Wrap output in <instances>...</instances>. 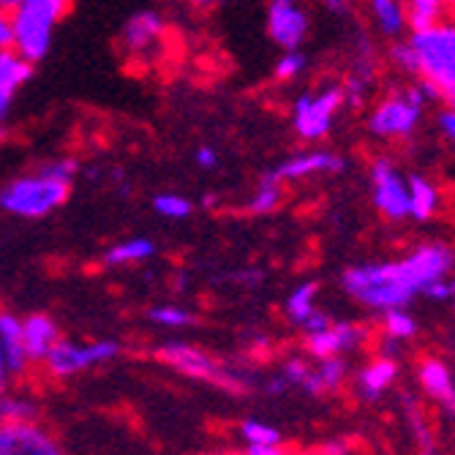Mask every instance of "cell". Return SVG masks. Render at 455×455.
<instances>
[{
  "label": "cell",
  "mask_w": 455,
  "mask_h": 455,
  "mask_svg": "<svg viewBox=\"0 0 455 455\" xmlns=\"http://www.w3.org/2000/svg\"><path fill=\"white\" fill-rule=\"evenodd\" d=\"M12 14L6 6H0V50H12Z\"/></svg>",
  "instance_id": "37"
},
{
  "label": "cell",
  "mask_w": 455,
  "mask_h": 455,
  "mask_svg": "<svg viewBox=\"0 0 455 455\" xmlns=\"http://www.w3.org/2000/svg\"><path fill=\"white\" fill-rule=\"evenodd\" d=\"M156 243L148 237H126L115 245H109L104 251V265L107 267H129V265H140L148 262L150 257H156Z\"/></svg>",
  "instance_id": "18"
},
{
  "label": "cell",
  "mask_w": 455,
  "mask_h": 455,
  "mask_svg": "<svg viewBox=\"0 0 455 455\" xmlns=\"http://www.w3.org/2000/svg\"><path fill=\"white\" fill-rule=\"evenodd\" d=\"M38 406L36 401L25 395H9V390L0 395V426L6 423H22V420H36Z\"/></svg>",
  "instance_id": "26"
},
{
  "label": "cell",
  "mask_w": 455,
  "mask_h": 455,
  "mask_svg": "<svg viewBox=\"0 0 455 455\" xmlns=\"http://www.w3.org/2000/svg\"><path fill=\"white\" fill-rule=\"evenodd\" d=\"M439 132L455 145V109H452V107H447V109L439 115Z\"/></svg>",
  "instance_id": "39"
},
{
  "label": "cell",
  "mask_w": 455,
  "mask_h": 455,
  "mask_svg": "<svg viewBox=\"0 0 455 455\" xmlns=\"http://www.w3.org/2000/svg\"><path fill=\"white\" fill-rule=\"evenodd\" d=\"M281 199H283V180H281L275 172H267V175L257 183L251 199H248V213H254V216H267V213L278 211Z\"/></svg>",
  "instance_id": "22"
},
{
  "label": "cell",
  "mask_w": 455,
  "mask_h": 455,
  "mask_svg": "<svg viewBox=\"0 0 455 455\" xmlns=\"http://www.w3.org/2000/svg\"><path fill=\"white\" fill-rule=\"evenodd\" d=\"M150 322L158 324V327H167V330H180V327H188L196 322V316L183 308V306H175V303H164V306H156L150 308Z\"/></svg>",
  "instance_id": "28"
},
{
  "label": "cell",
  "mask_w": 455,
  "mask_h": 455,
  "mask_svg": "<svg viewBox=\"0 0 455 455\" xmlns=\"http://www.w3.org/2000/svg\"><path fill=\"white\" fill-rule=\"evenodd\" d=\"M33 66L36 63L22 58L17 50H0V126H4L12 112L17 91H22L30 82Z\"/></svg>",
  "instance_id": "15"
},
{
  "label": "cell",
  "mask_w": 455,
  "mask_h": 455,
  "mask_svg": "<svg viewBox=\"0 0 455 455\" xmlns=\"http://www.w3.org/2000/svg\"><path fill=\"white\" fill-rule=\"evenodd\" d=\"M308 395H322V393H327L324 390V385H322V379H319V374L316 371H308V377L303 379V385H300Z\"/></svg>",
  "instance_id": "41"
},
{
  "label": "cell",
  "mask_w": 455,
  "mask_h": 455,
  "mask_svg": "<svg viewBox=\"0 0 455 455\" xmlns=\"http://www.w3.org/2000/svg\"><path fill=\"white\" fill-rule=\"evenodd\" d=\"M322 455H349V444L344 439H333L322 447Z\"/></svg>",
  "instance_id": "43"
},
{
  "label": "cell",
  "mask_w": 455,
  "mask_h": 455,
  "mask_svg": "<svg viewBox=\"0 0 455 455\" xmlns=\"http://www.w3.org/2000/svg\"><path fill=\"white\" fill-rule=\"evenodd\" d=\"M267 33L281 50H300L308 36V14L300 0H270Z\"/></svg>",
  "instance_id": "11"
},
{
  "label": "cell",
  "mask_w": 455,
  "mask_h": 455,
  "mask_svg": "<svg viewBox=\"0 0 455 455\" xmlns=\"http://www.w3.org/2000/svg\"><path fill=\"white\" fill-rule=\"evenodd\" d=\"M344 158L333 150H303L286 158L273 170L281 180H306L314 175H339L344 172Z\"/></svg>",
  "instance_id": "14"
},
{
  "label": "cell",
  "mask_w": 455,
  "mask_h": 455,
  "mask_svg": "<svg viewBox=\"0 0 455 455\" xmlns=\"http://www.w3.org/2000/svg\"><path fill=\"white\" fill-rule=\"evenodd\" d=\"M156 357L164 365L175 368L178 374L211 382V385H216L221 390H229V393H248V390H251V379H248L243 371H235V368L213 360L208 352H202L199 347L170 341V344H164V347L156 349Z\"/></svg>",
  "instance_id": "6"
},
{
  "label": "cell",
  "mask_w": 455,
  "mask_h": 455,
  "mask_svg": "<svg viewBox=\"0 0 455 455\" xmlns=\"http://www.w3.org/2000/svg\"><path fill=\"white\" fill-rule=\"evenodd\" d=\"M9 365H6V357H4V347H0V395L9 390Z\"/></svg>",
  "instance_id": "44"
},
{
  "label": "cell",
  "mask_w": 455,
  "mask_h": 455,
  "mask_svg": "<svg viewBox=\"0 0 455 455\" xmlns=\"http://www.w3.org/2000/svg\"><path fill=\"white\" fill-rule=\"evenodd\" d=\"M164 33H167V22L156 12H137L123 25L120 50L134 63H148L164 47Z\"/></svg>",
  "instance_id": "10"
},
{
  "label": "cell",
  "mask_w": 455,
  "mask_h": 455,
  "mask_svg": "<svg viewBox=\"0 0 455 455\" xmlns=\"http://www.w3.org/2000/svg\"><path fill=\"white\" fill-rule=\"evenodd\" d=\"M76 175L79 161L74 156L50 158L33 172L17 175L0 188V211L25 221L47 219L68 202Z\"/></svg>",
  "instance_id": "2"
},
{
  "label": "cell",
  "mask_w": 455,
  "mask_h": 455,
  "mask_svg": "<svg viewBox=\"0 0 455 455\" xmlns=\"http://www.w3.org/2000/svg\"><path fill=\"white\" fill-rule=\"evenodd\" d=\"M403 9H406V25L411 28V33L439 25L447 14L442 0H403Z\"/></svg>",
  "instance_id": "23"
},
{
  "label": "cell",
  "mask_w": 455,
  "mask_h": 455,
  "mask_svg": "<svg viewBox=\"0 0 455 455\" xmlns=\"http://www.w3.org/2000/svg\"><path fill=\"white\" fill-rule=\"evenodd\" d=\"M344 104V88L336 85L322 88L319 93H303L292 107V126L298 137L306 142H319L322 137H327Z\"/></svg>",
  "instance_id": "7"
},
{
  "label": "cell",
  "mask_w": 455,
  "mask_h": 455,
  "mask_svg": "<svg viewBox=\"0 0 455 455\" xmlns=\"http://www.w3.org/2000/svg\"><path fill=\"white\" fill-rule=\"evenodd\" d=\"M22 339L30 363H44L50 349L60 341V330L47 314H28L22 319Z\"/></svg>",
  "instance_id": "16"
},
{
  "label": "cell",
  "mask_w": 455,
  "mask_h": 455,
  "mask_svg": "<svg viewBox=\"0 0 455 455\" xmlns=\"http://www.w3.org/2000/svg\"><path fill=\"white\" fill-rule=\"evenodd\" d=\"M17 4V0H0V6H6V9H12Z\"/></svg>",
  "instance_id": "50"
},
{
  "label": "cell",
  "mask_w": 455,
  "mask_h": 455,
  "mask_svg": "<svg viewBox=\"0 0 455 455\" xmlns=\"http://www.w3.org/2000/svg\"><path fill=\"white\" fill-rule=\"evenodd\" d=\"M418 333V322L411 314H406L403 308H390L385 311V336L395 339V341H406Z\"/></svg>",
  "instance_id": "29"
},
{
  "label": "cell",
  "mask_w": 455,
  "mask_h": 455,
  "mask_svg": "<svg viewBox=\"0 0 455 455\" xmlns=\"http://www.w3.org/2000/svg\"><path fill=\"white\" fill-rule=\"evenodd\" d=\"M371 199L387 221L395 224L409 219V180L390 158H377L371 164Z\"/></svg>",
  "instance_id": "9"
},
{
  "label": "cell",
  "mask_w": 455,
  "mask_h": 455,
  "mask_svg": "<svg viewBox=\"0 0 455 455\" xmlns=\"http://www.w3.org/2000/svg\"><path fill=\"white\" fill-rule=\"evenodd\" d=\"M327 324H330V316H327L324 311H319V308H316V311H314V314H311L300 327L306 330V333H316V330H324Z\"/></svg>",
  "instance_id": "40"
},
{
  "label": "cell",
  "mask_w": 455,
  "mask_h": 455,
  "mask_svg": "<svg viewBox=\"0 0 455 455\" xmlns=\"http://www.w3.org/2000/svg\"><path fill=\"white\" fill-rule=\"evenodd\" d=\"M308 66V58L300 50H283V55L275 60V79L278 82H295Z\"/></svg>",
  "instance_id": "31"
},
{
  "label": "cell",
  "mask_w": 455,
  "mask_h": 455,
  "mask_svg": "<svg viewBox=\"0 0 455 455\" xmlns=\"http://www.w3.org/2000/svg\"><path fill=\"white\" fill-rule=\"evenodd\" d=\"M245 455H286L278 444H248Z\"/></svg>",
  "instance_id": "42"
},
{
  "label": "cell",
  "mask_w": 455,
  "mask_h": 455,
  "mask_svg": "<svg viewBox=\"0 0 455 455\" xmlns=\"http://www.w3.org/2000/svg\"><path fill=\"white\" fill-rule=\"evenodd\" d=\"M403 409H406V418H409V426H411V431H415V436H418L420 452H423V455H434V452H436V447H434L431 431H428V426L423 423L420 409H418L415 403H411V398H409V395H403Z\"/></svg>",
  "instance_id": "30"
},
{
  "label": "cell",
  "mask_w": 455,
  "mask_h": 455,
  "mask_svg": "<svg viewBox=\"0 0 455 455\" xmlns=\"http://www.w3.org/2000/svg\"><path fill=\"white\" fill-rule=\"evenodd\" d=\"M289 387V382L278 374V377H273L270 382H265V390H267V395H281L283 390Z\"/></svg>",
  "instance_id": "45"
},
{
  "label": "cell",
  "mask_w": 455,
  "mask_h": 455,
  "mask_svg": "<svg viewBox=\"0 0 455 455\" xmlns=\"http://www.w3.org/2000/svg\"><path fill=\"white\" fill-rule=\"evenodd\" d=\"M319 4L333 14H344V9H347V0H319Z\"/></svg>",
  "instance_id": "46"
},
{
  "label": "cell",
  "mask_w": 455,
  "mask_h": 455,
  "mask_svg": "<svg viewBox=\"0 0 455 455\" xmlns=\"http://www.w3.org/2000/svg\"><path fill=\"white\" fill-rule=\"evenodd\" d=\"M442 4H444L447 12H455V0H442Z\"/></svg>",
  "instance_id": "49"
},
{
  "label": "cell",
  "mask_w": 455,
  "mask_h": 455,
  "mask_svg": "<svg viewBox=\"0 0 455 455\" xmlns=\"http://www.w3.org/2000/svg\"><path fill=\"white\" fill-rule=\"evenodd\" d=\"M428 101H436V91L420 79V85H411L403 93H390L368 115V129L382 140H403L418 129L423 109Z\"/></svg>",
  "instance_id": "5"
},
{
  "label": "cell",
  "mask_w": 455,
  "mask_h": 455,
  "mask_svg": "<svg viewBox=\"0 0 455 455\" xmlns=\"http://www.w3.org/2000/svg\"><path fill=\"white\" fill-rule=\"evenodd\" d=\"M308 363L303 357H289L283 363V371H281V377L289 382V385H303V379L308 377Z\"/></svg>",
  "instance_id": "35"
},
{
  "label": "cell",
  "mask_w": 455,
  "mask_h": 455,
  "mask_svg": "<svg viewBox=\"0 0 455 455\" xmlns=\"http://www.w3.org/2000/svg\"><path fill=\"white\" fill-rule=\"evenodd\" d=\"M390 60L406 74H418V58H415V50H411L409 41H398V44H393Z\"/></svg>",
  "instance_id": "34"
},
{
  "label": "cell",
  "mask_w": 455,
  "mask_h": 455,
  "mask_svg": "<svg viewBox=\"0 0 455 455\" xmlns=\"http://www.w3.org/2000/svg\"><path fill=\"white\" fill-rule=\"evenodd\" d=\"M194 6H213V4H221V0H188Z\"/></svg>",
  "instance_id": "48"
},
{
  "label": "cell",
  "mask_w": 455,
  "mask_h": 455,
  "mask_svg": "<svg viewBox=\"0 0 455 455\" xmlns=\"http://www.w3.org/2000/svg\"><path fill=\"white\" fill-rule=\"evenodd\" d=\"M71 0H17L12 14V50L30 63L44 60L60 20L68 14Z\"/></svg>",
  "instance_id": "4"
},
{
  "label": "cell",
  "mask_w": 455,
  "mask_h": 455,
  "mask_svg": "<svg viewBox=\"0 0 455 455\" xmlns=\"http://www.w3.org/2000/svg\"><path fill=\"white\" fill-rule=\"evenodd\" d=\"M420 382H423L426 393H428V395H434L439 403H442V401L455 390L450 368H447L442 360H426V363L420 365Z\"/></svg>",
  "instance_id": "24"
},
{
  "label": "cell",
  "mask_w": 455,
  "mask_h": 455,
  "mask_svg": "<svg viewBox=\"0 0 455 455\" xmlns=\"http://www.w3.org/2000/svg\"><path fill=\"white\" fill-rule=\"evenodd\" d=\"M4 137H6V129H4V126H0V142H4Z\"/></svg>",
  "instance_id": "51"
},
{
  "label": "cell",
  "mask_w": 455,
  "mask_h": 455,
  "mask_svg": "<svg viewBox=\"0 0 455 455\" xmlns=\"http://www.w3.org/2000/svg\"><path fill=\"white\" fill-rule=\"evenodd\" d=\"M0 455H63V447L36 420H22L0 426Z\"/></svg>",
  "instance_id": "12"
},
{
  "label": "cell",
  "mask_w": 455,
  "mask_h": 455,
  "mask_svg": "<svg viewBox=\"0 0 455 455\" xmlns=\"http://www.w3.org/2000/svg\"><path fill=\"white\" fill-rule=\"evenodd\" d=\"M423 295L431 298V300H452V298H455V275H452V278L444 275V278L428 283V286L423 289Z\"/></svg>",
  "instance_id": "36"
},
{
  "label": "cell",
  "mask_w": 455,
  "mask_h": 455,
  "mask_svg": "<svg viewBox=\"0 0 455 455\" xmlns=\"http://www.w3.org/2000/svg\"><path fill=\"white\" fill-rule=\"evenodd\" d=\"M455 265V251L436 240L423 243L415 251H409L403 259L395 262H371V265H355L344 273L341 283L347 295L357 303L374 308V311H390L403 308L415 295H423V289L444 275H450Z\"/></svg>",
  "instance_id": "1"
},
{
  "label": "cell",
  "mask_w": 455,
  "mask_h": 455,
  "mask_svg": "<svg viewBox=\"0 0 455 455\" xmlns=\"http://www.w3.org/2000/svg\"><path fill=\"white\" fill-rule=\"evenodd\" d=\"M120 355V344L117 341H91V344H76V341H66L60 339L44 365L52 377L66 379V377H76L82 371H88L93 365H104L109 360H115Z\"/></svg>",
  "instance_id": "8"
},
{
  "label": "cell",
  "mask_w": 455,
  "mask_h": 455,
  "mask_svg": "<svg viewBox=\"0 0 455 455\" xmlns=\"http://www.w3.org/2000/svg\"><path fill=\"white\" fill-rule=\"evenodd\" d=\"M452 306H455V298H452Z\"/></svg>",
  "instance_id": "52"
},
{
  "label": "cell",
  "mask_w": 455,
  "mask_h": 455,
  "mask_svg": "<svg viewBox=\"0 0 455 455\" xmlns=\"http://www.w3.org/2000/svg\"><path fill=\"white\" fill-rule=\"evenodd\" d=\"M316 374H319L324 390H336V387L344 382V377H347V363H344L339 355H333V357H322V360H319V368H316Z\"/></svg>",
  "instance_id": "32"
},
{
  "label": "cell",
  "mask_w": 455,
  "mask_h": 455,
  "mask_svg": "<svg viewBox=\"0 0 455 455\" xmlns=\"http://www.w3.org/2000/svg\"><path fill=\"white\" fill-rule=\"evenodd\" d=\"M368 336V330L360 324H349V322H330L324 330H316V333H306V349L314 357H333L341 352H352L357 349Z\"/></svg>",
  "instance_id": "13"
},
{
  "label": "cell",
  "mask_w": 455,
  "mask_h": 455,
  "mask_svg": "<svg viewBox=\"0 0 455 455\" xmlns=\"http://www.w3.org/2000/svg\"><path fill=\"white\" fill-rule=\"evenodd\" d=\"M0 347H4L9 374L22 377L30 365V360H28L25 339H22V319L12 311H0Z\"/></svg>",
  "instance_id": "17"
},
{
  "label": "cell",
  "mask_w": 455,
  "mask_h": 455,
  "mask_svg": "<svg viewBox=\"0 0 455 455\" xmlns=\"http://www.w3.org/2000/svg\"><path fill=\"white\" fill-rule=\"evenodd\" d=\"M439 188L423 178V175H411L409 178V219L415 221H431L439 211Z\"/></svg>",
  "instance_id": "19"
},
{
  "label": "cell",
  "mask_w": 455,
  "mask_h": 455,
  "mask_svg": "<svg viewBox=\"0 0 455 455\" xmlns=\"http://www.w3.org/2000/svg\"><path fill=\"white\" fill-rule=\"evenodd\" d=\"M153 211H156L161 219H167V221H183V219L191 216L194 204H191V199H186L183 194L167 191V194H158V196L153 199Z\"/></svg>",
  "instance_id": "27"
},
{
  "label": "cell",
  "mask_w": 455,
  "mask_h": 455,
  "mask_svg": "<svg viewBox=\"0 0 455 455\" xmlns=\"http://www.w3.org/2000/svg\"><path fill=\"white\" fill-rule=\"evenodd\" d=\"M196 167H202V170H213L216 164H219V153L213 150V148H208V145H202V148H196Z\"/></svg>",
  "instance_id": "38"
},
{
  "label": "cell",
  "mask_w": 455,
  "mask_h": 455,
  "mask_svg": "<svg viewBox=\"0 0 455 455\" xmlns=\"http://www.w3.org/2000/svg\"><path fill=\"white\" fill-rule=\"evenodd\" d=\"M395 374H398V368H395V363L390 357H379L371 365H365L360 371V390H363V395L371 398V401L379 398L382 390L395 379Z\"/></svg>",
  "instance_id": "21"
},
{
  "label": "cell",
  "mask_w": 455,
  "mask_h": 455,
  "mask_svg": "<svg viewBox=\"0 0 455 455\" xmlns=\"http://www.w3.org/2000/svg\"><path fill=\"white\" fill-rule=\"evenodd\" d=\"M240 434L248 444H278L281 442V434L265 423H257V420H245L240 423Z\"/></svg>",
  "instance_id": "33"
},
{
  "label": "cell",
  "mask_w": 455,
  "mask_h": 455,
  "mask_svg": "<svg viewBox=\"0 0 455 455\" xmlns=\"http://www.w3.org/2000/svg\"><path fill=\"white\" fill-rule=\"evenodd\" d=\"M371 17L387 38H398L406 28V9L403 0H368Z\"/></svg>",
  "instance_id": "20"
},
{
  "label": "cell",
  "mask_w": 455,
  "mask_h": 455,
  "mask_svg": "<svg viewBox=\"0 0 455 455\" xmlns=\"http://www.w3.org/2000/svg\"><path fill=\"white\" fill-rule=\"evenodd\" d=\"M442 406H444V411H450V415H455V390L442 401Z\"/></svg>",
  "instance_id": "47"
},
{
  "label": "cell",
  "mask_w": 455,
  "mask_h": 455,
  "mask_svg": "<svg viewBox=\"0 0 455 455\" xmlns=\"http://www.w3.org/2000/svg\"><path fill=\"white\" fill-rule=\"evenodd\" d=\"M409 44L418 58V76L436 91V99L455 109V20L415 30Z\"/></svg>",
  "instance_id": "3"
},
{
  "label": "cell",
  "mask_w": 455,
  "mask_h": 455,
  "mask_svg": "<svg viewBox=\"0 0 455 455\" xmlns=\"http://www.w3.org/2000/svg\"><path fill=\"white\" fill-rule=\"evenodd\" d=\"M283 311H286V316L292 319L295 324H303L316 311V283L306 281V283L295 286L292 292H289V298H286Z\"/></svg>",
  "instance_id": "25"
}]
</instances>
